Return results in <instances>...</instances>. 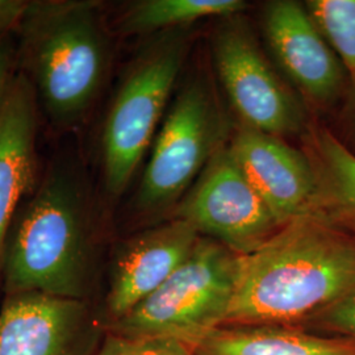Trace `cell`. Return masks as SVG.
<instances>
[{
  "instance_id": "6da1fadb",
  "label": "cell",
  "mask_w": 355,
  "mask_h": 355,
  "mask_svg": "<svg viewBox=\"0 0 355 355\" xmlns=\"http://www.w3.org/2000/svg\"><path fill=\"white\" fill-rule=\"evenodd\" d=\"M354 286V229L325 214L302 216L239 257L224 327L302 328Z\"/></svg>"
},
{
  "instance_id": "2e32d148",
  "label": "cell",
  "mask_w": 355,
  "mask_h": 355,
  "mask_svg": "<svg viewBox=\"0 0 355 355\" xmlns=\"http://www.w3.org/2000/svg\"><path fill=\"white\" fill-rule=\"evenodd\" d=\"M246 7L242 0H140L123 13L119 29L125 35H157L207 17L240 15Z\"/></svg>"
},
{
  "instance_id": "ba28073f",
  "label": "cell",
  "mask_w": 355,
  "mask_h": 355,
  "mask_svg": "<svg viewBox=\"0 0 355 355\" xmlns=\"http://www.w3.org/2000/svg\"><path fill=\"white\" fill-rule=\"evenodd\" d=\"M170 218L187 221L200 236L239 257L252 253L282 228L228 145L204 168Z\"/></svg>"
},
{
  "instance_id": "4fadbf2b",
  "label": "cell",
  "mask_w": 355,
  "mask_h": 355,
  "mask_svg": "<svg viewBox=\"0 0 355 355\" xmlns=\"http://www.w3.org/2000/svg\"><path fill=\"white\" fill-rule=\"evenodd\" d=\"M38 111L35 89L16 69L0 104V267L13 217L37 186Z\"/></svg>"
},
{
  "instance_id": "3957f363",
  "label": "cell",
  "mask_w": 355,
  "mask_h": 355,
  "mask_svg": "<svg viewBox=\"0 0 355 355\" xmlns=\"http://www.w3.org/2000/svg\"><path fill=\"white\" fill-rule=\"evenodd\" d=\"M17 70L53 125L71 129L102 91L111 46L102 4L94 0L28 1L16 29Z\"/></svg>"
},
{
  "instance_id": "52a82bcc",
  "label": "cell",
  "mask_w": 355,
  "mask_h": 355,
  "mask_svg": "<svg viewBox=\"0 0 355 355\" xmlns=\"http://www.w3.org/2000/svg\"><path fill=\"white\" fill-rule=\"evenodd\" d=\"M212 53L241 125L280 139L308 133L304 103L267 60L241 13L224 17L216 28Z\"/></svg>"
},
{
  "instance_id": "9a60e30c",
  "label": "cell",
  "mask_w": 355,
  "mask_h": 355,
  "mask_svg": "<svg viewBox=\"0 0 355 355\" xmlns=\"http://www.w3.org/2000/svg\"><path fill=\"white\" fill-rule=\"evenodd\" d=\"M306 135L322 214L355 230L354 154L327 128L311 127Z\"/></svg>"
},
{
  "instance_id": "8992f818",
  "label": "cell",
  "mask_w": 355,
  "mask_h": 355,
  "mask_svg": "<svg viewBox=\"0 0 355 355\" xmlns=\"http://www.w3.org/2000/svg\"><path fill=\"white\" fill-rule=\"evenodd\" d=\"M229 121L212 83L189 79L171 103L135 196V211L173 212L217 153L228 144Z\"/></svg>"
},
{
  "instance_id": "ac0fdd59",
  "label": "cell",
  "mask_w": 355,
  "mask_h": 355,
  "mask_svg": "<svg viewBox=\"0 0 355 355\" xmlns=\"http://www.w3.org/2000/svg\"><path fill=\"white\" fill-rule=\"evenodd\" d=\"M95 355H196L193 347L166 338H129L107 331Z\"/></svg>"
},
{
  "instance_id": "5bb4252c",
  "label": "cell",
  "mask_w": 355,
  "mask_h": 355,
  "mask_svg": "<svg viewBox=\"0 0 355 355\" xmlns=\"http://www.w3.org/2000/svg\"><path fill=\"white\" fill-rule=\"evenodd\" d=\"M196 355H355V341L299 327H221L195 349Z\"/></svg>"
},
{
  "instance_id": "7a4b0ae2",
  "label": "cell",
  "mask_w": 355,
  "mask_h": 355,
  "mask_svg": "<svg viewBox=\"0 0 355 355\" xmlns=\"http://www.w3.org/2000/svg\"><path fill=\"white\" fill-rule=\"evenodd\" d=\"M31 195L4 243L6 295L37 292L91 302L99 241L85 178L76 164L60 162Z\"/></svg>"
},
{
  "instance_id": "8fae6325",
  "label": "cell",
  "mask_w": 355,
  "mask_h": 355,
  "mask_svg": "<svg viewBox=\"0 0 355 355\" xmlns=\"http://www.w3.org/2000/svg\"><path fill=\"white\" fill-rule=\"evenodd\" d=\"M228 148L280 227L302 216L322 214L318 175L308 153L243 125Z\"/></svg>"
},
{
  "instance_id": "44dd1931",
  "label": "cell",
  "mask_w": 355,
  "mask_h": 355,
  "mask_svg": "<svg viewBox=\"0 0 355 355\" xmlns=\"http://www.w3.org/2000/svg\"><path fill=\"white\" fill-rule=\"evenodd\" d=\"M26 4L28 1L24 0H0V41L16 32Z\"/></svg>"
},
{
  "instance_id": "d6986e66",
  "label": "cell",
  "mask_w": 355,
  "mask_h": 355,
  "mask_svg": "<svg viewBox=\"0 0 355 355\" xmlns=\"http://www.w3.org/2000/svg\"><path fill=\"white\" fill-rule=\"evenodd\" d=\"M302 328L355 341V286L334 304L311 318Z\"/></svg>"
},
{
  "instance_id": "5b68a950",
  "label": "cell",
  "mask_w": 355,
  "mask_h": 355,
  "mask_svg": "<svg viewBox=\"0 0 355 355\" xmlns=\"http://www.w3.org/2000/svg\"><path fill=\"white\" fill-rule=\"evenodd\" d=\"M239 255L200 237L190 258L165 283L105 330L129 338H166L196 347L225 325Z\"/></svg>"
},
{
  "instance_id": "e0dca14e",
  "label": "cell",
  "mask_w": 355,
  "mask_h": 355,
  "mask_svg": "<svg viewBox=\"0 0 355 355\" xmlns=\"http://www.w3.org/2000/svg\"><path fill=\"white\" fill-rule=\"evenodd\" d=\"M305 8L349 76H355V0H308Z\"/></svg>"
},
{
  "instance_id": "7c38bea8",
  "label": "cell",
  "mask_w": 355,
  "mask_h": 355,
  "mask_svg": "<svg viewBox=\"0 0 355 355\" xmlns=\"http://www.w3.org/2000/svg\"><path fill=\"white\" fill-rule=\"evenodd\" d=\"M200 237L187 221L170 218L123 242L111 267L105 328L158 290L190 258Z\"/></svg>"
},
{
  "instance_id": "7402d4cb",
  "label": "cell",
  "mask_w": 355,
  "mask_h": 355,
  "mask_svg": "<svg viewBox=\"0 0 355 355\" xmlns=\"http://www.w3.org/2000/svg\"><path fill=\"white\" fill-rule=\"evenodd\" d=\"M16 69H17L16 46L13 44L12 38L10 36L0 41V104Z\"/></svg>"
},
{
  "instance_id": "30bf717a",
  "label": "cell",
  "mask_w": 355,
  "mask_h": 355,
  "mask_svg": "<svg viewBox=\"0 0 355 355\" xmlns=\"http://www.w3.org/2000/svg\"><path fill=\"white\" fill-rule=\"evenodd\" d=\"M262 31L268 49L299 96L321 110L343 103L350 76L304 4L268 1L262 12Z\"/></svg>"
},
{
  "instance_id": "277c9868",
  "label": "cell",
  "mask_w": 355,
  "mask_h": 355,
  "mask_svg": "<svg viewBox=\"0 0 355 355\" xmlns=\"http://www.w3.org/2000/svg\"><path fill=\"white\" fill-rule=\"evenodd\" d=\"M187 53V33L166 31L157 33L128 66L103 125V177L111 196L127 190L155 139Z\"/></svg>"
},
{
  "instance_id": "9c48e42d",
  "label": "cell",
  "mask_w": 355,
  "mask_h": 355,
  "mask_svg": "<svg viewBox=\"0 0 355 355\" xmlns=\"http://www.w3.org/2000/svg\"><path fill=\"white\" fill-rule=\"evenodd\" d=\"M104 329L91 302L37 292L6 295L0 355H95Z\"/></svg>"
},
{
  "instance_id": "ffe728a7",
  "label": "cell",
  "mask_w": 355,
  "mask_h": 355,
  "mask_svg": "<svg viewBox=\"0 0 355 355\" xmlns=\"http://www.w3.org/2000/svg\"><path fill=\"white\" fill-rule=\"evenodd\" d=\"M341 127L343 132V145L355 155V76H350L349 89L345 95L341 107Z\"/></svg>"
}]
</instances>
